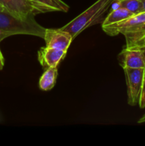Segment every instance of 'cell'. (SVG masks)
<instances>
[{"instance_id":"5bb4252c","label":"cell","mask_w":145,"mask_h":146,"mask_svg":"<svg viewBox=\"0 0 145 146\" xmlns=\"http://www.w3.org/2000/svg\"><path fill=\"white\" fill-rule=\"evenodd\" d=\"M4 57H3L2 54H1V51H0V70H1L4 67Z\"/></svg>"},{"instance_id":"3957f363","label":"cell","mask_w":145,"mask_h":146,"mask_svg":"<svg viewBox=\"0 0 145 146\" xmlns=\"http://www.w3.org/2000/svg\"><path fill=\"white\" fill-rule=\"evenodd\" d=\"M114 1L115 0H98L61 29L69 33L74 39L88 27L103 22L105 19V13Z\"/></svg>"},{"instance_id":"7c38bea8","label":"cell","mask_w":145,"mask_h":146,"mask_svg":"<svg viewBox=\"0 0 145 146\" xmlns=\"http://www.w3.org/2000/svg\"><path fill=\"white\" fill-rule=\"evenodd\" d=\"M119 7H122L133 14L142 12V4L141 0H115Z\"/></svg>"},{"instance_id":"6da1fadb","label":"cell","mask_w":145,"mask_h":146,"mask_svg":"<svg viewBox=\"0 0 145 146\" xmlns=\"http://www.w3.org/2000/svg\"><path fill=\"white\" fill-rule=\"evenodd\" d=\"M109 36L121 34L126 41L125 46H145V11L137 13L129 18L108 26L102 27Z\"/></svg>"},{"instance_id":"9c48e42d","label":"cell","mask_w":145,"mask_h":146,"mask_svg":"<svg viewBox=\"0 0 145 146\" xmlns=\"http://www.w3.org/2000/svg\"><path fill=\"white\" fill-rule=\"evenodd\" d=\"M57 75V67H50L45 69L38 83L40 89L44 91H48L52 89L55 84Z\"/></svg>"},{"instance_id":"30bf717a","label":"cell","mask_w":145,"mask_h":146,"mask_svg":"<svg viewBox=\"0 0 145 146\" xmlns=\"http://www.w3.org/2000/svg\"><path fill=\"white\" fill-rule=\"evenodd\" d=\"M134 14L128 11L126 9L118 7L117 9L112 10L110 13L105 17V20L102 23V27L120 22V21L130 17L131 16L134 15Z\"/></svg>"},{"instance_id":"8992f818","label":"cell","mask_w":145,"mask_h":146,"mask_svg":"<svg viewBox=\"0 0 145 146\" xmlns=\"http://www.w3.org/2000/svg\"><path fill=\"white\" fill-rule=\"evenodd\" d=\"M122 68H144L145 67V46H125L117 56Z\"/></svg>"},{"instance_id":"e0dca14e","label":"cell","mask_w":145,"mask_h":146,"mask_svg":"<svg viewBox=\"0 0 145 146\" xmlns=\"http://www.w3.org/2000/svg\"></svg>"},{"instance_id":"9a60e30c","label":"cell","mask_w":145,"mask_h":146,"mask_svg":"<svg viewBox=\"0 0 145 146\" xmlns=\"http://www.w3.org/2000/svg\"><path fill=\"white\" fill-rule=\"evenodd\" d=\"M145 123V113L138 120V123Z\"/></svg>"},{"instance_id":"2e32d148","label":"cell","mask_w":145,"mask_h":146,"mask_svg":"<svg viewBox=\"0 0 145 146\" xmlns=\"http://www.w3.org/2000/svg\"><path fill=\"white\" fill-rule=\"evenodd\" d=\"M3 10H4V9L1 7V6H0V11H3Z\"/></svg>"},{"instance_id":"277c9868","label":"cell","mask_w":145,"mask_h":146,"mask_svg":"<svg viewBox=\"0 0 145 146\" xmlns=\"http://www.w3.org/2000/svg\"><path fill=\"white\" fill-rule=\"evenodd\" d=\"M0 6L9 13L21 19L53 11L48 7L34 0H0Z\"/></svg>"},{"instance_id":"4fadbf2b","label":"cell","mask_w":145,"mask_h":146,"mask_svg":"<svg viewBox=\"0 0 145 146\" xmlns=\"http://www.w3.org/2000/svg\"><path fill=\"white\" fill-rule=\"evenodd\" d=\"M139 108L143 109L145 108V67L144 68V74H143V82H142V93H141L140 100H139Z\"/></svg>"},{"instance_id":"5b68a950","label":"cell","mask_w":145,"mask_h":146,"mask_svg":"<svg viewBox=\"0 0 145 146\" xmlns=\"http://www.w3.org/2000/svg\"><path fill=\"white\" fill-rule=\"evenodd\" d=\"M127 87V103L131 106L139 105L143 82L144 68H123Z\"/></svg>"},{"instance_id":"ba28073f","label":"cell","mask_w":145,"mask_h":146,"mask_svg":"<svg viewBox=\"0 0 145 146\" xmlns=\"http://www.w3.org/2000/svg\"><path fill=\"white\" fill-rule=\"evenodd\" d=\"M67 51L56 49L45 46L38 51V59L43 68L46 69L50 67H57L59 63L65 58Z\"/></svg>"},{"instance_id":"7a4b0ae2","label":"cell","mask_w":145,"mask_h":146,"mask_svg":"<svg viewBox=\"0 0 145 146\" xmlns=\"http://www.w3.org/2000/svg\"><path fill=\"white\" fill-rule=\"evenodd\" d=\"M46 29L40 25L31 16L21 19L6 10L0 11V42L4 38L17 34H26L44 38Z\"/></svg>"},{"instance_id":"52a82bcc","label":"cell","mask_w":145,"mask_h":146,"mask_svg":"<svg viewBox=\"0 0 145 146\" xmlns=\"http://www.w3.org/2000/svg\"><path fill=\"white\" fill-rule=\"evenodd\" d=\"M44 39L45 46L68 51L73 39L71 34L60 29H46Z\"/></svg>"},{"instance_id":"8fae6325","label":"cell","mask_w":145,"mask_h":146,"mask_svg":"<svg viewBox=\"0 0 145 146\" xmlns=\"http://www.w3.org/2000/svg\"><path fill=\"white\" fill-rule=\"evenodd\" d=\"M39 4H43L51 9L53 11H62L67 12L69 7L62 0H34Z\"/></svg>"}]
</instances>
